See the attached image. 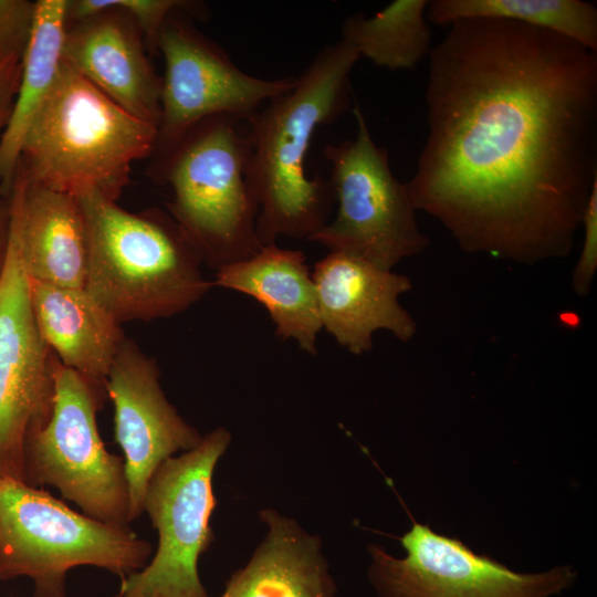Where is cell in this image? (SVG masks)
<instances>
[{
  "label": "cell",
  "instance_id": "obj_1",
  "mask_svg": "<svg viewBox=\"0 0 597 597\" xmlns=\"http://www.w3.org/2000/svg\"><path fill=\"white\" fill-rule=\"evenodd\" d=\"M432 46L428 134L408 187L468 252L520 263L572 250L597 181V52L468 19Z\"/></svg>",
  "mask_w": 597,
  "mask_h": 597
},
{
  "label": "cell",
  "instance_id": "obj_2",
  "mask_svg": "<svg viewBox=\"0 0 597 597\" xmlns=\"http://www.w3.org/2000/svg\"><path fill=\"white\" fill-rule=\"evenodd\" d=\"M358 54L339 40L321 49L294 86L269 101L248 121L245 175L259 206L262 245L277 237L310 240L329 221V180L310 178L305 167L314 134L349 104V76Z\"/></svg>",
  "mask_w": 597,
  "mask_h": 597
},
{
  "label": "cell",
  "instance_id": "obj_3",
  "mask_svg": "<svg viewBox=\"0 0 597 597\" xmlns=\"http://www.w3.org/2000/svg\"><path fill=\"white\" fill-rule=\"evenodd\" d=\"M77 199L87 232L84 289L121 325L175 316L213 286L199 250L172 217L132 213L96 195Z\"/></svg>",
  "mask_w": 597,
  "mask_h": 597
},
{
  "label": "cell",
  "instance_id": "obj_4",
  "mask_svg": "<svg viewBox=\"0 0 597 597\" xmlns=\"http://www.w3.org/2000/svg\"><path fill=\"white\" fill-rule=\"evenodd\" d=\"M158 127L109 100L64 60L22 144L17 169L34 185L116 201Z\"/></svg>",
  "mask_w": 597,
  "mask_h": 597
},
{
  "label": "cell",
  "instance_id": "obj_5",
  "mask_svg": "<svg viewBox=\"0 0 597 597\" xmlns=\"http://www.w3.org/2000/svg\"><path fill=\"white\" fill-rule=\"evenodd\" d=\"M249 148L247 118L219 115L197 124L164 159L172 218L216 270L262 248L245 175Z\"/></svg>",
  "mask_w": 597,
  "mask_h": 597
},
{
  "label": "cell",
  "instance_id": "obj_6",
  "mask_svg": "<svg viewBox=\"0 0 597 597\" xmlns=\"http://www.w3.org/2000/svg\"><path fill=\"white\" fill-rule=\"evenodd\" d=\"M151 551L129 526L78 513L42 488L0 479V580L29 577L34 597H66V574L77 566L123 578L142 569Z\"/></svg>",
  "mask_w": 597,
  "mask_h": 597
},
{
  "label": "cell",
  "instance_id": "obj_7",
  "mask_svg": "<svg viewBox=\"0 0 597 597\" xmlns=\"http://www.w3.org/2000/svg\"><path fill=\"white\" fill-rule=\"evenodd\" d=\"M54 404L49 421L28 439L23 482L56 488L84 514L129 526L124 459L109 453L96 413L107 392L53 358Z\"/></svg>",
  "mask_w": 597,
  "mask_h": 597
},
{
  "label": "cell",
  "instance_id": "obj_8",
  "mask_svg": "<svg viewBox=\"0 0 597 597\" xmlns=\"http://www.w3.org/2000/svg\"><path fill=\"white\" fill-rule=\"evenodd\" d=\"M353 113L355 138L324 149L336 216L310 241L328 252L353 254L391 271L404 259L423 251L428 239L418 227L408 184L394 176L388 153L373 139L358 105Z\"/></svg>",
  "mask_w": 597,
  "mask_h": 597
},
{
  "label": "cell",
  "instance_id": "obj_9",
  "mask_svg": "<svg viewBox=\"0 0 597 597\" xmlns=\"http://www.w3.org/2000/svg\"><path fill=\"white\" fill-rule=\"evenodd\" d=\"M231 441L217 428L193 449L164 461L151 475L143 504L159 542L153 559L122 578V597H208L198 574L199 556L212 542L217 504L212 478Z\"/></svg>",
  "mask_w": 597,
  "mask_h": 597
},
{
  "label": "cell",
  "instance_id": "obj_10",
  "mask_svg": "<svg viewBox=\"0 0 597 597\" xmlns=\"http://www.w3.org/2000/svg\"><path fill=\"white\" fill-rule=\"evenodd\" d=\"M178 12L167 19L157 43L165 74L156 147L164 159L200 122L219 115L249 118L295 84L294 76L266 80L243 72Z\"/></svg>",
  "mask_w": 597,
  "mask_h": 597
},
{
  "label": "cell",
  "instance_id": "obj_11",
  "mask_svg": "<svg viewBox=\"0 0 597 597\" xmlns=\"http://www.w3.org/2000/svg\"><path fill=\"white\" fill-rule=\"evenodd\" d=\"M398 538L407 552L404 558L377 545L368 547L373 557L369 578L383 597H549L570 587L576 578L569 565L544 573H516L415 519L410 531Z\"/></svg>",
  "mask_w": 597,
  "mask_h": 597
},
{
  "label": "cell",
  "instance_id": "obj_12",
  "mask_svg": "<svg viewBox=\"0 0 597 597\" xmlns=\"http://www.w3.org/2000/svg\"><path fill=\"white\" fill-rule=\"evenodd\" d=\"M53 358L38 329L28 279L10 237L0 282V479L23 481L27 441L53 409Z\"/></svg>",
  "mask_w": 597,
  "mask_h": 597
},
{
  "label": "cell",
  "instance_id": "obj_13",
  "mask_svg": "<svg viewBox=\"0 0 597 597\" xmlns=\"http://www.w3.org/2000/svg\"><path fill=\"white\" fill-rule=\"evenodd\" d=\"M154 358L125 337L106 379L114 405V438L124 453L129 523L140 516L149 480L178 451L197 447L202 436L168 401Z\"/></svg>",
  "mask_w": 597,
  "mask_h": 597
},
{
  "label": "cell",
  "instance_id": "obj_14",
  "mask_svg": "<svg viewBox=\"0 0 597 597\" xmlns=\"http://www.w3.org/2000/svg\"><path fill=\"white\" fill-rule=\"evenodd\" d=\"M322 327L354 355L373 348V335L389 331L401 342L416 334V322L399 303L410 280L353 254L328 252L314 265Z\"/></svg>",
  "mask_w": 597,
  "mask_h": 597
},
{
  "label": "cell",
  "instance_id": "obj_15",
  "mask_svg": "<svg viewBox=\"0 0 597 597\" xmlns=\"http://www.w3.org/2000/svg\"><path fill=\"white\" fill-rule=\"evenodd\" d=\"M10 237L29 279L84 289L87 232L76 197L29 182L15 169L9 192Z\"/></svg>",
  "mask_w": 597,
  "mask_h": 597
},
{
  "label": "cell",
  "instance_id": "obj_16",
  "mask_svg": "<svg viewBox=\"0 0 597 597\" xmlns=\"http://www.w3.org/2000/svg\"><path fill=\"white\" fill-rule=\"evenodd\" d=\"M132 22L118 11L77 22L66 31L63 60L126 112L159 127L161 77Z\"/></svg>",
  "mask_w": 597,
  "mask_h": 597
},
{
  "label": "cell",
  "instance_id": "obj_17",
  "mask_svg": "<svg viewBox=\"0 0 597 597\" xmlns=\"http://www.w3.org/2000/svg\"><path fill=\"white\" fill-rule=\"evenodd\" d=\"M212 284L255 298L268 310L275 336L317 354L323 327L315 282L302 251L262 245L250 258L218 269Z\"/></svg>",
  "mask_w": 597,
  "mask_h": 597
},
{
  "label": "cell",
  "instance_id": "obj_18",
  "mask_svg": "<svg viewBox=\"0 0 597 597\" xmlns=\"http://www.w3.org/2000/svg\"><path fill=\"white\" fill-rule=\"evenodd\" d=\"M27 279L33 316L45 344L65 367L106 390L108 373L126 337L122 325L85 289Z\"/></svg>",
  "mask_w": 597,
  "mask_h": 597
},
{
  "label": "cell",
  "instance_id": "obj_19",
  "mask_svg": "<svg viewBox=\"0 0 597 597\" xmlns=\"http://www.w3.org/2000/svg\"><path fill=\"white\" fill-rule=\"evenodd\" d=\"M268 533L220 597H334L336 587L318 537L273 510L261 512Z\"/></svg>",
  "mask_w": 597,
  "mask_h": 597
},
{
  "label": "cell",
  "instance_id": "obj_20",
  "mask_svg": "<svg viewBox=\"0 0 597 597\" xmlns=\"http://www.w3.org/2000/svg\"><path fill=\"white\" fill-rule=\"evenodd\" d=\"M67 6L66 0L34 3L19 88L0 137V191L3 195L10 192L25 134L57 78L67 31Z\"/></svg>",
  "mask_w": 597,
  "mask_h": 597
},
{
  "label": "cell",
  "instance_id": "obj_21",
  "mask_svg": "<svg viewBox=\"0 0 597 597\" xmlns=\"http://www.w3.org/2000/svg\"><path fill=\"white\" fill-rule=\"evenodd\" d=\"M427 4L396 0L369 18L352 14L343 22L342 41L376 66L412 71L432 50Z\"/></svg>",
  "mask_w": 597,
  "mask_h": 597
},
{
  "label": "cell",
  "instance_id": "obj_22",
  "mask_svg": "<svg viewBox=\"0 0 597 597\" xmlns=\"http://www.w3.org/2000/svg\"><path fill=\"white\" fill-rule=\"evenodd\" d=\"M426 19L448 27L468 19H494L544 29L597 52V8L582 0H431Z\"/></svg>",
  "mask_w": 597,
  "mask_h": 597
},
{
  "label": "cell",
  "instance_id": "obj_23",
  "mask_svg": "<svg viewBox=\"0 0 597 597\" xmlns=\"http://www.w3.org/2000/svg\"><path fill=\"white\" fill-rule=\"evenodd\" d=\"M199 7L185 0H76L69 1L67 21L81 22L107 11H118L135 22L150 46L157 48L160 31L174 12Z\"/></svg>",
  "mask_w": 597,
  "mask_h": 597
},
{
  "label": "cell",
  "instance_id": "obj_24",
  "mask_svg": "<svg viewBox=\"0 0 597 597\" xmlns=\"http://www.w3.org/2000/svg\"><path fill=\"white\" fill-rule=\"evenodd\" d=\"M584 241L573 273V289L578 295H587L597 271V181L589 193L583 218Z\"/></svg>",
  "mask_w": 597,
  "mask_h": 597
},
{
  "label": "cell",
  "instance_id": "obj_25",
  "mask_svg": "<svg viewBox=\"0 0 597 597\" xmlns=\"http://www.w3.org/2000/svg\"><path fill=\"white\" fill-rule=\"evenodd\" d=\"M34 3L0 0V43L24 52L33 20Z\"/></svg>",
  "mask_w": 597,
  "mask_h": 597
},
{
  "label": "cell",
  "instance_id": "obj_26",
  "mask_svg": "<svg viewBox=\"0 0 597 597\" xmlns=\"http://www.w3.org/2000/svg\"><path fill=\"white\" fill-rule=\"evenodd\" d=\"M22 55V51L0 43V137L8 124L19 88Z\"/></svg>",
  "mask_w": 597,
  "mask_h": 597
},
{
  "label": "cell",
  "instance_id": "obj_27",
  "mask_svg": "<svg viewBox=\"0 0 597 597\" xmlns=\"http://www.w3.org/2000/svg\"><path fill=\"white\" fill-rule=\"evenodd\" d=\"M10 200L0 192V282L4 273L10 243Z\"/></svg>",
  "mask_w": 597,
  "mask_h": 597
},
{
  "label": "cell",
  "instance_id": "obj_28",
  "mask_svg": "<svg viewBox=\"0 0 597 597\" xmlns=\"http://www.w3.org/2000/svg\"><path fill=\"white\" fill-rule=\"evenodd\" d=\"M114 597H122V596H121L119 594H117V595H116V596H114Z\"/></svg>",
  "mask_w": 597,
  "mask_h": 597
}]
</instances>
